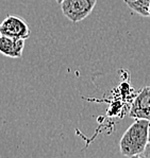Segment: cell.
<instances>
[{
  "label": "cell",
  "mask_w": 150,
  "mask_h": 158,
  "mask_svg": "<svg viewBox=\"0 0 150 158\" xmlns=\"http://www.w3.org/2000/svg\"><path fill=\"white\" fill-rule=\"evenodd\" d=\"M126 4L141 16L149 17L148 8L150 6V0H133V1L127 2Z\"/></svg>",
  "instance_id": "8992f818"
},
{
  "label": "cell",
  "mask_w": 150,
  "mask_h": 158,
  "mask_svg": "<svg viewBox=\"0 0 150 158\" xmlns=\"http://www.w3.org/2000/svg\"><path fill=\"white\" fill-rule=\"evenodd\" d=\"M97 0H63L60 6L63 15L71 23H77L93 12Z\"/></svg>",
  "instance_id": "7a4b0ae2"
},
{
  "label": "cell",
  "mask_w": 150,
  "mask_h": 158,
  "mask_svg": "<svg viewBox=\"0 0 150 158\" xmlns=\"http://www.w3.org/2000/svg\"><path fill=\"white\" fill-rule=\"evenodd\" d=\"M24 48H25V40L0 35V53L4 56L12 58L21 57Z\"/></svg>",
  "instance_id": "5b68a950"
},
{
  "label": "cell",
  "mask_w": 150,
  "mask_h": 158,
  "mask_svg": "<svg viewBox=\"0 0 150 158\" xmlns=\"http://www.w3.org/2000/svg\"><path fill=\"white\" fill-rule=\"evenodd\" d=\"M55 1H57V2H58V3H59V4H61L62 2H63V0H55Z\"/></svg>",
  "instance_id": "ba28073f"
},
{
  "label": "cell",
  "mask_w": 150,
  "mask_h": 158,
  "mask_svg": "<svg viewBox=\"0 0 150 158\" xmlns=\"http://www.w3.org/2000/svg\"><path fill=\"white\" fill-rule=\"evenodd\" d=\"M149 141H150V121H149Z\"/></svg>",
  "instance_id": "9c48e42d"
},
{
  "label": "cell",
  "mask_w": 150,
  "mask_h": 158,
  "mask_svg": "<svg viewBox=\"0 0 150 158\" xmlns=\"http://www.w3.org/2000/svg\"><path fill=\"white\" fill-rule=\"evenodd\" d=\"M139 158H150V141L148 142V144L146 145L144 152L139 155Z\"/></svg>",
  "instance_id": "52a82bcc"
},
{
  "label": "cell",
  "mask_w": 150,
  "mask_h": 158,
  "mask_svg": "<svg viewBox=\"0 0 150 158\" xmlns=\"http://www.w3.org/2000/svg\"><path fill=\"white\" fill-rule=\"evenodd\" d=\"M124 1L126 2V3H127V2H130V1H133V0H124Z\"/></svg>",
  "instance_id": "30bf717a"
},
{
  "label": "cell",
  "mask_w": 150,
  "mask_h": 158,
  "mask_svg": "<svg viewBox=\"0 0 150 158\" xmlns=\"http://www.w3.org/2000/svg\"><path fill=\"white\" fill-rule=\"evenodd\" d=\"M148 14H149V17H150V6H149V8H148Z\"/></svg>",
  "instance_id": "8fae6325"
},
{
  "label": "cell",
  "mask_w": 150,
  "mask_h": 158,
  "mask_svg": "<svg viewBox=\"0 0 150 158\" xmlns=\"http://www.w3.org/2000/svg\"><path fill=\"white\" fill-rule=\"evenodd\" d=\"M149 142V121L136 119L128 127L119 141L120 153L125 157H139Z\"/></svg>",
  "instance_id": "6da1fadb"
},
{
  "label": "cell",
  "mask_w": 150,
  "mask_h": 158,
  "mask_svg": "<svg viewBox=\"0 0 150 158\" xmlns=\"http://www.w3.org/2000/svg\"><path fill=\"white\" fill-rule=\"evenodd\" d=\"M30 34L28 23L18 16L8 15L0 23V35L26 40L30 37Z\"/></svg>",
  "instance_id": "3957f363"
},
{
  "label": "cell",
  "mask_w": 150,
  "mask_h": 158,
  "mask_svg": "<svg viewBox=\"0 0 150 158\" xmlns=\"http://www.w3.org/2000/svg\"><path fill=\"white\" fill-rule=\"evenodd\" d=\"M129 115L133 119H145L150 121V86H146L139 90L135 97Z\"/></svg>",
  "instance_id": "277c9868"
}]
</instances>
